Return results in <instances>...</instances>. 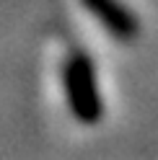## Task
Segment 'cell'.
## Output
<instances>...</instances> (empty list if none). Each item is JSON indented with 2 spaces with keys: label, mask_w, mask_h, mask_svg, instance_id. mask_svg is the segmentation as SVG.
<instances>
[{
  "label": "cell",
  "mask_w": 158,
  "mask_h": 160,
  "mask_svg": "<svg viewBox=\"0 0 158 160\" xmlns=\"http://www.w3.org/2000/svg\"><path fill=\"white\" fill-rule=\"evenodd\" d=\"M62 80H65V91H67L73 111L83 119L98 116L101 98H98V88H96V72H93L91 59L83 52H73L65 59Z\"/></svg>",
  "instance_id": "1"
},
{
  "label": "cell",
  "mask_w": 158,
  "mask_h": 160,
  "mask_svg": "<svg viewBox=\"0 0 158 160\" xmlns=\"http://www.w3.org/2000/svg\"><path fill=\"white\" fill-rule=\"evenodd\" d=\"M81 5L119 42H132L140 34V21L135 11L122 0H81Z\"/></svg>",
  "instance_id": "2"
}]
</instances>
